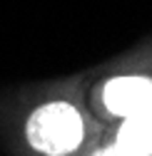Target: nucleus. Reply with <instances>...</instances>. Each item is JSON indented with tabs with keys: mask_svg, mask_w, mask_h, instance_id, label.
<instances>
[{
	"mask_svg": "<svg viewBox=\"0 0 152 156\" xmlns=\"http://www.w3.org/2000/svg\"><path fill=\"white\" fill-rule=\"evenodd\" d=\"M82 116L67 102H50L28 119V141L48 156H65L82 141Z\"/></svg>",
	"mask_w": 152,
	"mask_h": 156,
	"instance_id": "1",
	"label": "nucleus"
},
{
	"mask_svg": "<svg viewBox=\"0 0 152 156\" xmlns=\"http://www.w3.org/2000/svg\"><path fill=\"white\" fill-rule=\"evenodd\" d=\"M95 156H122V154H120V149H117L115 144H112V146H107V149H102V151H97V154H95Z\"/></svg>",
	"mask_w": 152,
	"mask_h": 156,
	"instance_id": "4",
	"label": "nucleus"
},
{
	"mask_svg": "<svg viewBox=\"0 0 152 156\" xmlns=\"http://www.w3.org/2000/svg\"><path fill=\"white\" fill-rule=\"evenodd\" d=\"M115 146L122 156H152V109L125 116Z\"/></svg>",
	"mask_w": 152,
	"mask_h": 156,
	"instance_id": "3",
	"label": "nucleus"
},
{
	"mask_svg": "<svg viewBox=\"0 0 152 156\" xmlns=\"http://www.w3.org/2000/svg\"><path fill=\"white\" fill-rule=\"evenodd\" d=\"M102 102L115 116H130L152 109V80L140 74L112 77L102 89Z\"/></svg>",
	"mask_w": 152,
	"mask_h": 156,
	"instance_id": "2",
	"label": "nucleus"
}]
</instances>
